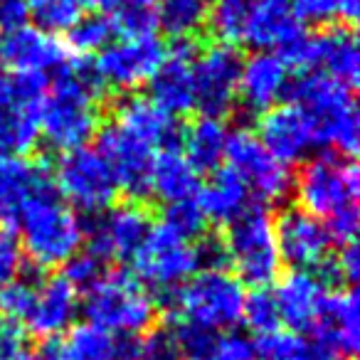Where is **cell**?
<instances>
[{
	"instance_id": "obj_22",
	"label": "cell",
	"mask_w": 360,
	"mask_h": 360,
	"mask_svg": "<svg viewBox=\"0 0 360 360\" xmlns=\"http://www.w3.org/2000/svg\"><path fill=\"white\" fill-rule=\"evenodd\" d=\"M259 143L274 155L286 168L296 163H304L314 148V134L309 129V121L301 114L296 104L274 106L259 119Z\"/></svg>"
},
{
	"instance_id": "obj_37",
	"label": "cell",
	"mask_w": 360,
	"mask_h": 360,
	"mask_svg": "<svg viewBox=\"0 0 360 360\" xmlns=\"http://www.w3.org/2000/svg\"><path fill=\"white\" fill-rule=\"evenodd\" d=\"M116 35H119V27L114 25L111 18L101 15V13H94V15L86 13L70 30V50L82 52V55L101 52L106 45H111L116 40Z\"/></svg>"
},
{
	"instance_id": "obj_9",
	"label": "cell",
	"mask_w": 360,
	"mask_h": 360,
	"mask_svg": "<svg viewBox=\"0 0 360 360\" xmlns=\"http://www.w3.org/2000/svg\"><path fill=\"white\" fill-rule=\"evenodd\" d=\"M52 186L72 210H82L86 215L104 212L114 205L119 193L114 170L94 146H82L62 153L55 165Z\"/></svg>"
},
{
	"instance_id": "obj_1",
	"label": "cell",
	"mask_w": 360,
	"mask_h": 360,
	"mask_svg": "<svg viewBox=\"0 0 360 360\" xmlns=\"http://www.w3.org/2000/svg\"><path fill=\"white\" fill-rule=\"evenodd\" d=\"M299 207L319 217L335 245L355 242L358 232V165L345 155L323 153L306 160L296 178Z\"/></svg>"
},
{
	"instance_id": "obj_25",
	"label": "cell",
	"mask_w": 360,
	"mask_h": 360,
	"mask_svg": "<svg viewBox=\"0 0 360 360\" xmlns=\"http://www.w3.org/2000/svg\"><path fill=\"white\" fill-rule=\"evenodd\" d=\"M47 186L52 180L45 165L22 155H0V227L15 225L27 202Z\"/></svg>"
},
{
	"instance_id": "obj_14",
	"label": "cell",
	"mask_w": 360,
	"mask_h": 360,
	"mask_svg": "<svg viewBox=\"0 0 360 360\" xmlns=\"http://www.w3.org/2000/svg\"><path fill=\"white\" fill-rule=\"evenodd\" d=\"M227 168L235 170L252 198L262 202L284 200L291 191V173L259 143L252 131H235L227 141Z\"/></svg>"
},
{
	"instance_id": "obj_11",
	"label": "cell",
	"mask_w": 360,
	"mask_h": 360,
	"mask_svg": "<svg viewBox=\"0 0 360 360\" xmlns=\"http://www.w3.org/2000/svg\"><path fill=\"white\" fill-rule=\"evenodd\" d=\"M136 279L146 289H158L163 294L180 289L200 269V252L195 242L180 240L163 225L150 227L143 245L131 257Z\"/></svg>"
},
{
	"instance_id": "obj_28",
	"label": "cell",
	"mask_w": 360,
	"mask_h": 360,
	"mask_svg": "<svg viewBox=\"0 0 360 360\" xmlns=\"http://www.w3.org/2000/svg\"><path fill=\"white\" fill-rule=\"evenodd\" d=\"M200 173L191 165V160L183 155V150L163 148L155 153L150 165V188L148 195L165 205H175L183 200H195L200 191Z\"/></svg>"
},
{
	"instance_id": "obj_46",
	"label": "cell",
	"mask_w": 360,
	"mask_h": 360,
	"mask_svg": "<svg viewBox=\"0 0 360 360\" xmlns=\"http://www.w3.org/2000/svg\"><path fill=\"white\" fill-rule=\"evenodd\" d=\"M27 0H0V30L13 32L27 25Z\"/></svg>"
},
{
	"instance_id": "obj_44",
	"label": "cell",
	"mask_w": 360,
	"mask_h": 360,
	"mask_svg": "<svg viewBox=\"0 0 360 360\" xmlns=\"http://www.w3.org/2000/svg\"><path fill=\"white\" fill-rule=\"evenodd\" d=\"M22 257L25 255H22L15 235L0 230V286L22 274Z\"/></svg>"
},
{
	"instance_id": "obj_36",
	"label": "cell",
	"mask_w": 360,
	"mask_h": 360,
	"mask_svg": "<svg viewBox=\"0 0 360 360\" xmlns=\"http://www.w3.org/2000/svg\"><path fill=\"white\" fill-rule=\"evenodd\" d=\"M257 0H212L210 8V25L220 42H240L242 30L255 11Z\"/></svg>"
},
{
	"instance_id": "obj_20",
	"label": "cell",
	"mask_w": 360,
	"mask_h": 360,
	"mask_svg": "<svg viewBox=\"0 0 360 360\" xmlns=\"http://www.w3.org/2000/svg\"><path fill=\"white\" fill-rule=\"evenodd\" d=\"M316 343L326 348L330 355L350 358L360 345V316H358V296L355 289H333L326 294L319 319L314 323Z\"/></svg>"
},
{
	"instance_id": "obj_5",
	"label": "cell",
	"mask_w": 360,
	"mask_h": 360,
	"mask_svg": "<svg viewBox=\"0 0 360 360\" xmlns=\"http://www.w3.org/2000/svg\"><path fill=\"white\" fill-rule=\"evenodd\" d=\"M245 286L225 269H202L180 289L165 294L168 309L180 319L210 333H230L242 321Z\"/></svg>"
},
{
	"instance_id": "obj_38",
	"label": "cell",
	"mask_w": 360,
	"mask_h": 360,
	"mask_svg": "<svg viewBox=\"0 0 360 360\" xmlns=\"http://www.w3.org/2000/svg\"><path fill=\"white\" fill-rule=\"evenodd\" d=\"M160 225L173 232V235H178L180 240L193 242L205 235L207 220L195 200H183V202H175V205H165Z\"/></svg>"
},
{
	"instance_id": "obj_26",
	"label": "cell",
	"mask_w": 360,
	"mask_h": 360,
	"mask_svg": "<svg viewBox=\"0 0 360 360\" xmlns=\"http://www.w3.org/2000/svg\"><path fill=\"white\" fill-rule=\"evenodd\" d=\"M301 32L304 22L291 8V0H257L240 42H247L259 52H281Z\"/></svg>"
},
{
	"instance_id": "obj_32",
	"label": "cell",
	"mask_w": 360,
	"mask_h": 360,
	"mask_svg": "<svg viewBox=\"0 0 360 360\" xmlns=\"http://www.w3.org/2000/svg\"><path fill=\"white\" fill-rule=\"evenodd\" d=\"M212 0H155V25L168 37L188 42L210 22Z\"/></svg>"
},
{
	"instance_id": "obj_8",
	"label": "cell",
	"mask_w": 360,
	"mask_h": 360,
	"mask_svg": "<svg viewBox=\"0 0 360 360\" xmlns=\"http://www.w3.org/2000/svg\"><path fill=\"white\" fill-rule=\"evenodd\" d=\"M279 55L289 65L291 72L326 77V79L338 82L348 89L358 84V37L345 25L323 27L316 35L301 32Z\"/></svg>"
},
{
	"instance_id": "obj_7",
	"label": "cell",
	"mask_w": 360,
	"mask_h": 360,
	"mask_svg": "<svg viewBox=\"0 0 360 360\" xmlns=\"http://www.w3.org/2000/svg\"><path fill=\"white\" fill-rule=\"evenodd\" d=\"M222 250H225V262L232 264L237 279L255 289L269 286L281 271L274 220L262 205H252L227 225Z\"/></svg>"
},
{
	"instance_id": "obj_27",
	"label": "cell",
	"mask_w": 360,
	"mask_h": 360,
	"mask_svg": "<svg viewBox=\"0 0 360 360\" xmlns=\"http://www.w3.org/2000/svg\"><path fill=\"white\" fill-rule=\"evenodd\" d=\"M114 124L148 143L150 148H173L175 139L180 136L173 116L165 114L148 96H124L116 104Z\"/></svg>"
},
{
	"instance_id": "obj_34",
	"label": "cell",
	"mask_w": 360,
	"mask_h": 360,
	"mask_svg": "<svg viewBox=\"0 0 360 360\" xmlns=\"http://www.w3.org/2000/svg\"><path fill=\"white\" fill-rule=\"evenodd\" d=\"M86 15V0H27V18L45 35L70 32Z\"/></svg>"
},
{
	"instance_id": "obj_23",
	"label": "cell",
	"mask_w": 360,
	"mask_h": 360,
	"mask_svg": "<svg viewBox=\"0 0 360 360\" xmlns=\"http://www.w3.org/2000/svg\"><path fill=\"white\" fill-rule=\"evenodd\" d=\"M193 57L195 50L191 42H178L173 50L165 52V60L150 77V101L160 106L165 114L186 116L195 109V91H193Z\"/></svg>"
},
{
	"instance_id": "obj_2",
	"label": "cell",
	"mask_w": 360,
	"mask_h": 360,
	"mask_svg": "<svg viewBox=\"0 0 360 360\" xmlns=\"http://www.w3.org/2000/svg\"><path fill=\"white\" fill-rule=\"evenodd\" d=\"M101 86L94 72L77 62L70 75L55 79L40 106V136L62 153L86 146L101 129Z\"/></svg>"
},
{
	"instance_id": "obj_47",
	"label": "cell",
	"mask_w": 360,
	"mask_h": 360,
	"mask_svg": "<svg viewBox=\"0 0 360 360\" xmlns=\"http://www.w3.org/2000/svg\"><path fill=\"white\" fill-rule=\"evenodd\" d=\"M20 360H47V355L42 353V348H40V350H35V353H30V350H27V353L22 355Z\"/></svg>"
},
{
	"instance_id": "obj_48",
	"label": "cell",
	"mask_w": 360,
	"mask_h": 360,
	"mask_svg": "<svg viewBox=\"0 0 360 360\" xmlns=\"http://www.w3.org/2000/svg\"><path fill=\"white\" fill-rule=\"evenodd\" d=\"M0 67H3V62H0Z\"/></svg>"
},
{
	"instance_id": "obj_42",
	"label": "cell",
	"mask_w": 360,
	"mask_h": 360,
	"mask_svg": "<svg viewBox=\"0 0 360 360\" xmlns=\"http://www.w3.org/2000/svg\"><path fill=\"white\" fill-rule=\"evenodd\" d=\"M104 274H106V264L99 257H94L91 252H77L65 264V274L62 276L75 286L77 294H84V291H89Z\"/></svg>"
},
{
	"instance_id": "obj_41",
	"label": "cell",
	"mask_w": 360,
	"mask_h": 360,
	"mask_svg": "<svg viewBox=\"0 0 360 360\" xmlns=\"http://www.w3.org/2000/svg\"><path fill=\"white\" fill-rule=\"evenodd\" d=\"M139 360H186V355L175 330L170 326H158L139 338Z\"/></svg>"
},
{
	"instance_id": "obj_21",
	"label": "cell",
	"mask_w": 360,
	"mask_h": 360,
	"mask_svg": "<svg viewBox=\"0 0 360 360\" xmlns=\"http://www.w3.org/2000/svg\"><path fill=\"white\" fill-rule=\"evenodd\" d=\"M77 311H79V294L65 276L37 279L35 299L22 321V328L27 326V330L35 335L52 340L75 326Z\"/></svg>"
},
{
	"instance_id": "obj_15",
	"label": "cell",
	"mask_w": 360,
	"mask_h": 360,
	"mask_svg": "<svg viewBox=\"0 0 360 360\" xmlns=\"http://www.w3.org/2000/svg\"><path fill=\"white\" fill-rule=\"evenodd\" d=\"M150 212L146 205L131 200L111 205L104 212L94 215L89 227H84L86 252L99 257L101 262L131 259L150 232Z\"/></svg>"
},
{
	"instance_id": "obj_12",
	"label": "cell",
	"mask_w": 360,
	"mask_h": 360,
	"mask_svg": "<svg viewBox=\"0 0 360 360\" xmlns=\"http://www.w3.org/2000/svg\"><path fill=\"white\" fill-rule=\"evenodd\" d=\"M163 40L148 32V35H124L116 37L111 45L99 52L94 67V79L101 89L114 91H134L148 84L150 77L165 60Z\"/></svg>"
},
{
	"instance_id": "obj_29",
	"label": "cell",
	"mask_w": 360,
	"mask_h": 360,
	"mask_svg": "<svg viewBox=\"0 0 360 360\" xmlns=\"http://www.w3.org/2000/svg\"><path fill=\"white\" fill-rule=\"evenodd\" d=\"M195 202L200 205L207 222L230 225L252 207V195L235 170L217 168L212 170L205 186H200Z\"/></svg>"
},
{
	"instance_id": "obj_18",
	"label": "cell",
	"mask_w": 360,
	"mask_h": 360,
	"mask_svg": "<svg viewBox=\"0 0 360 360\" xmlns=\"http://www.w3.org/2000/svg\"><path fill=\"white\" fill-rule=\"evenodd\" d=\"M96 150L106 158L119 191L129 193L131 198L148 195L150 188V165L158 150L150 148L141 139L131 136L121 126L109 124L96 134Z\"/></svg>"
},
{
	"instance_id": "obj_17",
	"label": "cell",
	"mask_w": 360,
	"mask_h": 360,
	"mask_svg": "<svg viewBox=\"0 0 360 360\" xmlns=\"http://www.w3.org/2000/svg\"><path fill=\"white\" fill-rule=\"evenodd\" d=\"M276 245H279L281 264L294 266L296 271L321 269L328 262L330 247L335 245L326 225L306 210L286 207L274 220Z\"/></svg>"
},
{
	"instance_id": "obj_6",
	"label": "cell",
	"mask_w": 360,
	"mask_h": 360,
	"mask_svg": "<svg viewBox=\"0 0 360 360\" xmlns=\"http://www.w3.org/2000/svg\"><path fill=\"white\" fill-rule=\"evenodd\" d=\"M155 314L158 306L150 291L129 271H106L89 291H84L86 323L111 335L136 338L153 326Z\"/></svg>"
},
{
	"instance_id": "obj_35",
	"label": "cell",
	"mask_w": 360,
	"mask_h": 360,
	"mask_svg": "<svg viewBox=\"0 0 360 360\" xmlns=\"http://www.w3.org/2000/svg\"><path fill=\"white\" fill-rule=\"evenodd\" d=\"M291 8L301 22H311L319 27H350L358 18L360 0H291Z\"/></svg>"
},
{
	"instance_id": "obj_19",
	"label": "cell",
	"mask_w": 360,
	"mask_h": 360,
	"mask_svg": "<svg viewBox=\"0 0 360 360\" xmlns=\"http://www.w3.org/2000/svg\"><path fill=\"white\" fill-rule=\"evenodd\" d=\"M291 70L279 52H257L242 62L237 99L252 114H266L291 91Z\"/></svg>"
},
{
	"instance_id": "obj_3",
	"label": "cell",
	"mask_w": 360,
	"mask_h": 360,
	"mask_svg": "<svg viewBox=\"0 0 360 360\" xmlns=\"http://www.w3.org/2000/svg\"><path fill=\"white\" fill-rule=\"evenodd\" d=\"M20 250L40 269L65 266L84 245V225L77 212L47 186L25 205L18 217Z\"/></svg>"
},
{
	"instance_id": "obj_13",
	"label": "cell",
	"mask_w": 360,
	"mask_h": 360,
	"mask_svg": "<svg viewBox=\"0 0 360 360\" xmlns=\"http://www.w3.org/2000/svg\"><path fill=\"white\" fill-rule=\"evenodd\" d=\"M242 57L227 42H215L193 57V91L195 109L202 116L222 119L237 104Z\"/></svg>"
},
{
	"instance_id": "obj_24",
	"label": "cell",
	"mask_w": 360,
	"mask_h": 360,
	"mask_svg": "<svg viewBox=\"0 0 360 360\" xmlns=\"http://www.w3.org/2000/svg\"><path fill=\"white\" fill-rule=\"evenodd\" d=\"M326 294H328V286L314 271H291L284 279H279L276 289L271 291L279 321L289 326L291 333L314 328Z\"/></svg>"
},
{
	"instance_id": "obj_43",
	"label": "cell",
	"mask_w": 360,
	"mask_h": 360,
	"mask_svg": "<svg viewBox=\"0 0 360 360\" xmlns=\"http://www.w3.org/2000/svg\"><path fill=\"white\" fill-rule=\"evenodd\" d=\"M200 360H257L255 343L242 333H217Z\"/></svg>"
},
{
	"instance_id": "obj_45",
	"label": "cell",
	"mask_w": 360,
	"mask_h": 360,
	"mask_svg": "<svg viewBox=\"0 0 360 360\" xmlns=\"http://www.w3.org/2000/svg\"><path fill=\"white\" fill-rule=\"evenodd\" d=\"M27 353L25 328L0 316V360H20Z\"/></svg>"
},
{
	"instance_id": "obj_33",
	"label": "cell",
	"mask_w": 360,
	"mask_h": 360,
	"mask_svg": "<svg viewBox=\"0 0 360 360\" xmlns=\"http://www.w3.org/2000/svg\"><path fill=\"white\" fill-rule=\"evenodd\" d=\"M257 360H335L316 340H309L291 330H274L262 335L255 345Z\"/></svg>"
},
{
	"instance_id": "obj_39",
	"label": "cell",
	"mask_w": 360,
	"mask_h": 360,
	"mask_svg": "<svg viewBox=\"0 0 360 360\" xmlns=\"http://www.w3.org/2000/svg\"><path fill=\"white\" fill-rule=\"evenodd\" d=\"M35 289L37 279L25 274L15 276L13 281L0 286V316L22 326V321H25L27 311L32 306V299H35Z\"/></svg>"
},
{
	"instance_id": "obj_30",
	"label": "cell",
	"mask_w": 360,
	"mask_h": 360,
	"mask_svg": "<svg viewBox=\"0 0 360 360\" xmlns=\"http://www.w3.org/2000/svg\"><path fill=\"white\" fill-rule=\"evenodd\" d=\"M180 139H183V155L191 160L193 168L198 173H212L225 160L230 131L222 119L200 116L180 134Z\"/></svg>"
},
{
	"instance_id": "obj_10",
	"label": "cell",
	"mask_w": 360,
	"mask_h": 360,
	"mask_svg": "<svg viewBox=\"0 0 360 360\" xmlns=\"http://www.w3.org/2000/svg\"><path fill=\"white\" fill-rule=\"evenodd\" d=\"M47 79L37 75H0V155L25 158L40 139V106Z\"/></svg>"
},
{
	"instance_id": "obj_40",
	"label": "cell",
	"mask_w": 360,
	"mask_h": 360,
	"mask_svg": "<svg viewBox=\"0 0 360 360\" xmlns=\"http://www.w3.org/2000/svg\"><path fill=\"white\" fill-rule=\"evenodd\" d=\"M242 321L247 323V328L255 330L257 335H269L274 330H279V311H276L274 296L266 289H257L252 296L245 299V309H242Z\"/></svg>"
},
{
	"instance_id": "obj_4",
	"label": "cell",
	"mask_w": 360,
	"mask_h": 360,
	"mask_svg": "<svg viewBox=\"0 0 360 360\" xmlns=\"http://www.w3.org/2000/svg\"><path fill=\"white\" fill-rule=\"evenodd\" d=\"M291 96L309 121L314 143L335 155L358 150V109L353 89L319 75H299L291 82Z\"/></svg>"
},
{
	"instance_id": "obj_31",
	"label": "cell",
	"mask_w": 360,
	"mask_h": 360,
	"mask_svg": "<svg viewBox=\"0 0 360 360\" xmlns=\"http://www.w3.org/2000/svg\"><path fill=\"white\" fill-rule=\"evenodd\" d=\"M47 343L52 360H114L116 355V335L91 323L72 326L65 338H52Z\"/></svg>"
},
{
	"instance_id": "obj_16",
	"label": "cell",
	"mask_w": 360,
	"mask_h": 360,
	"mask_svg": "<svg viewBox=\"0 0 360 360\" xmlns=\"http://www.w3.org/2000/svg\"><path fill=\"white\" fill-rule=\"evenodd\" d=\"M0 62L15 75H37L45 79H60L77 67V55L70 45L45 35L37 27L22 25L13 32H3Z\"/></svg>"
}]
</instances>
